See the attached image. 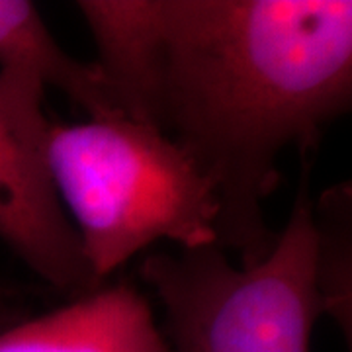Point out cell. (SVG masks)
<instances>
[{"label": "cell", "mask_w": 352, "mask_h": 352, "mask_svg": "<svg viewBox=\"0 0 352 352\" xmlns=\"http://www.w3.org/2000/svg\"><path fill=\"white\" fill-rule=\"evenodd\" d=\"M0 352H173L151 302L120 280L0 331Z\"/></svg>", "instance_id": "cell-5"}, {"label": "cell", "mask_w": 352, "mask_h": 352, "mask_svg": "<svg viewBox=\"0 0 352 352\" xmlns=\"http://www.w3.org/2000/svg\"><path fill=\"white\" fill-rule=\"evenodd\" d=\"M315 278L323 315L351 340L352 192L349 182L325 190L314 204Z\"/></svg>", "instance_id": "cell-7"}, {"label": "cell", "mask_w": 352, "mask_h": 352, "mask_svg": "<svg viewBox=\"0 0 352 352\" xmlns=\"http://www.w3.org/2000/svg\"><path fill=\"white\" fill-rule=\"evenodd\" d=\"M139 276L163 307L173 352H311L323 315L315 278L309 164L274 247L256 263H231L217 245L151 252Z\"/></svg>", "instance_id": "cell-3"}, {"label": "cell", "mask_w": 352, "mask_h": 352, "mask_svg": "<svg viewBox=\"0 0 352 352\" xmlns=\"http://www.w3.org/2000/svg\"><path fill=\"white\" fill-rule=\"evenodd\" d=\"M43 82L0 71V241L51 289L78 298L100 288L53 188Z\"/></svg>", "instance_id": "cell-4"}, {"label": "cell", "mask_w": 352, "mask_h": 352, "mask_svg": "<svg viewBox=\"0 0 352 352\" xmlns=\"http://www.w3.org/2000/svg\"><path fill=\"white\" fill-rule=\"evenodd\" d=\"M0 71L34 76L45 88H57L88 120L122 116L96 65L69 55L32 2L0 0Z\"/></svg>", "instance_id": "cell-6"}, {"label": "cell", "mask_w": 352, "mask_h": 352, "mask_svg": "<svg viewBox=\"0 0 352 352\" xmlns=\"http://www.w3.org/2000/svg\"><path fill=\"white\" fill-rule=\"evenodd\" d=\"M28 317V303L24 294L14 286L0 282V331Z\"/></svg>", "instance_id": "cell-8"}, {"label": "cell", "mask_w": 352, "mask_h": 352, "mask_svg": "<svg viewBox=\"0 0 352 352\" xmlns=\"http://www.w3.org/2000/svg\"><path fill=\"white\" fill-rule=\"evenodd\" d=\"M88 30L127 120L173 139L210 182L217 247L241 266L276 243L278 161L314 151L352 104L349 0H113Z\"/></svg>", "instance_id": "cell-1"}, {"label": "cell", "mask_w": 352, "mask_h": 352, "mask_svg": "<svg viewBox=\"0 0 352 352\" xmlns=\"http://www.w3.org/2000/svg\"><path fill=\"white\" fill-rule=\"evenodd\" d=\"M45 161L98 284L159 241L180 249L217 245L210 182L153 127L124 116L51 124Z\"/></svg>", "instance_id": "cell-2"}]
</instances>
